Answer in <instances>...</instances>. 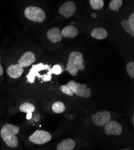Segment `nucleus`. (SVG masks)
<instances>
[{"label": "nucleus", "mask_w": 134, "mask_h": 150, "mask_svg": "<svg viewBox=\"0 0 134 150\" xmlns=\"http://www.w3.org/2000/svg\"><path fill=\"white\" fill-rule=\"evenodd\" d=\"M19 127L11 124H6L2 127L0 135L7 146L15 148L18 145V139L16 135L19 132Z\"/></svg>", "instance_id": "nucleus-1"}, {"label": "nucleus", "mask_w": 134, "mask_h": 150, "mask_svg": "<svg viewBox=\"0 0 134 150\" xmlns=\"http://www.w3.org/2000/svg\"><path fill=\"white\" fill-rule=\"evenodd\" d=\"M83 55L78 51L72 52L69 57L67 70L72 76H76L79 70L84 71L85 69Z\"/></svg>", "instance_id": "nucleus-2"}, {"label": "nucleus", "mask_w": 134, "mask_h": 150, "mask_svg": "<svg viewBox=\"0 0 134 150\" xmlns=\"http://www.w3.org/2000/svg\"><path fill=\"white\" fill-rule=\"evenodd\" d=\"M66 85L70 91L72 96L74 94L83 98H89L91 96V90L86 83H81L72 80L68 82Z\"/></svg>", "instance_id": "nucleus-3"}, {"label": "nucleus", "mask_w": 134, "mask_h": 150, "mask_svg": "<svg viewBox=\"0 0 134 150\" xmlns=\"http://www.w3.org/2000/svg\"><path fill=\"white\" fill-rule=\"evenodd\" d=\"M25 16L29 20L35 22H43L46 19L45 11L40 7L30 6L24 11Z\"/></svg>", "instance_id": "nucleus-4"}, {"label": "nucleus", "mask_w": 134, "mask_h": 150, "mask_svg": "<svg viewBox=\"0 0 134 150\" xmlns=\"http://www.w3.org/2000/svg\"><path fill=\"white\" fill-rule=\"evenodd\" d=\"M52 139V136L48 132L38 130L35 131L29 137L30 142L38 145L45 144Z\"/></svg>", "instance_id": "nucleus-5"}, {"label": "nucleus", "mask_w": 134, "mask_h": 150, "mask_svg": "<svg viewBox=\"0 0 134 150\" xmlns=\"http://www.w3.org/2000/svg\"><path fill=\"white\" fill-rule=\"evenodd\" d=\"M111 114L108 111L97 112L92 116V120L94 124L99 127H104L110 120Z\"/></svg>", "instance_id": "nucleus-6"}, {"label": "nucleus", "mask_w": 134, "mask_h": 150, "mask_svg": "<svg viewBox=\"0 0 134 150\" xmlns=\"http://www.w3.org/2000/svg\"><path fill=\"white\" fill-rule=\"evenodd\" d=\"M105 131L108 135L118 136L122 133L123 130L121 125L117 121L109 120L105 126Z\"/></svg>", "instance_id": "nucleus-7"}, {"label": "nucleus", "mask_w": 134, "mask_h": 150, "mask_svg": "<svg viewBox=\"0 0 134 150\" xmlns=\"http://www.w3.org/2000/svg\"><path fill=\"white\" fill-rule=\"evenodd\" d=\"M77 7L74 2L67 1L59 9V13L66 18L72 16L76 11Z\"/></svg>", "instance_id": "nucleus-8"}, {"label": "nucleus", "mask_w": 134, "mask_h": 150, "mask_svg": "<svg viewBox=\"0 0 134 150\" xmlns=\"http://www.w3.org/2000/svg\"><path fill=\"white\" fill-rule=\"evenodd\" d=\"M48 68H50V66L48 65H45L42 63L33 66L31 69L30 70L28 75L27 76L28 81L31 83H33L35 76H40V75L39 74V71L47 69Z\"/></svg>", "instance_id": "nucleus-9"}, {"label": "nucleus", "mask_w": 134, "mask_h": 150, "mask_svg": "<svg viewBox=\"0 0 134 150\" xmlns=\"http://www.w3.org/2000/svg\"><path fill=\"white\" fill-rule=\"evenodd\" d=\"M35 61V55L31 51H27L24 53L18 60V63L23 68L30 66Z\"/></svg>", "instance_id": "nucleus-10"}, {"label": "nucleus", "mask_w": 134, "mask_h": 150, "mask_svg": "<svg viewBox=\"0 0 134 150\" xmlns=\"http://www.w3.org/2000/svg\"><path fill=\"white\" fill-rule=\"evenodd\" d=\"M23 72V68L19 64H11L7 69V73L13 79L19 78Z\"/></svg>", "instance_id": "nucleus-11"}, {"label": "nucleus", "mask_w": 134, "mask_h": 150, "mask_svg": "<svg viewBox=\"0 0 134 150\" xmlns=\"http://www.w3.org/2000/svg\"><path fill=\"white\" fill-rule=\"evenodd\" d=\"M47 37L53 43L62 41L63 39L61 31L57 27H53L49 30L47 31Z\"/></svg>", "instance_id": "nucleus-12"}, {"label": "nucleus", "mask_w": 134, "mask_h": 150, "mask_svg": "<svg viewBox=\"0 0 134 150\" xmlns=\"http://www.w3.org/2000/svg\"><path fill=\"white\" fill-rule=\"evenodd\" d=\"M75 146V141L72 139H66L60 142L57 147V150H73Z\"/></svg>", "instance_id": "nucleus-13"}, {"label": "nucleus", "mask_w": 134, "mask_h": 150, "mask_svg": "<svg viewBox=\"0 0 134 150\" xmlns=\"http://www.w3.org/2000/svg\"><path fill=\"white\" fill-rule=\"evenodd\" d=\"M61 33L62 36L66 38H73L78 35V31L74 26L68 25L61 31Z\"/></svg>", "instance_id": "nucleus-14"}, {"label": "nucleus", "mask_w": 134, "mask_h": 150, "mask_svg": "<svg viewBox=\"0 0 134 150\" xmlns=\"http://www.w3.org/2000/svg\"><path fill=\"white\" fill-rule=\"evenodd\" d=\"M91 35L96 39L103 40L107 37L108 32L105 29L101 27L95 28L92 30Z\"/></svg>", "instance_id": "nucleus-15"}, {"label": "nucleus", "mask_w": 134, "mask_h": 150, "mask_svg": "<svg viewBox=\"0 0 134 150\" xmlns=\"http://www.w3.org/2000/svg\"><path fill=\"white\" fill-rule=\"evenodd\" d=\"M62 71V67H60V66L59 65H55L54 66L52 69H51V70L48 72V74L46 76H44V81H50L51 79V74H61Z\"/></svg>", "instance_id": "nucleus-16"}, {"label": "nucleus", "mask_w": 134, "mask_h": 150, "mask_svg": "<svg viewBox=\"0 0 134 150\" xmlns=\"http://www.w3.org/2000/svg\"><path fill=\"white\" fill-rule=\"evenodd\" d=\"M35 110V106L32 103L29 102H25L22 103L19 107V110L25 113H32Z\"/></svg>", "instance_id": "nucleus-17"}, {"label": "nucleus", "mask_w": 134, "mask_h": 150, "mask_svg": "<svg viewBox=\"0 0 134 150\" xmlns=\"http://www.w3.org/2000/svg\"><path fill=\"white\" fill-rule=\"evenodd\" d=\"M52 109L54 111V112H55V113L61 114L65 110L66 107H65V104L63 102H57L52 105Z\"/></svg>", "instance_id": "nucleus-18"}, {"label": "nucleus", "mask_w": 134, "mask_h": 150, "mask_svg": "<svg viewBox=\"0 0 134 150\" xmlns=\"http://www.w3.org/2000/svg\"><path fill=\"white\" fill-rule=\"evenodd\" d=\"M89 3L93 10H100L104 6V0H90Z\"/></svg>", "instance_id": "nucleus-19"}, {"label": "nucleus", "mask_w": 134, "mask_h": 150, "mask_svg": "<svg viewBox=\"0 0 134 150\" xmlns=\"http://www.w3.org/2000/svg\"><path fill=\"white\" fill-rule=\"evenodd\" d=\"M122 0H112L109 3V8L111 10L118 11V9L123 4Z\"/></svg>", "instance_id": "nucleus-20"}, {"label": "nucleus", "mask_w": 134, "mask_h": 150, "mask_svg": "<svg viewBox=\"0 0 134 150\" xmlns=\"http://www.w3.org/2000/svg\"><path fill=\"white\" fill-rule=\"evenodd\" d=\"M121 25L127 33L130 34L132 36H134V32H133L132 31V30L130 29V28L129 27V25L128 22V20L123 19L122 21L121 22Z\"/></svg>", "instance_id": "nucleus-21"}, {"label": "nucleus", "mask_w": 134, "mask_h": 150, "mask_svg": "<svg viewBox=\"0 0 134 150\" xmlns=\"http://www.w3.org/2000/svg\"><path fill=\"white\" fill-rule=\"evenodd\" d=\"M126 70L129 76L132 78H134V62L130 61L126 65Z\"/></svg>", "instance_id": "nucleus-22"}, {"label": "nucleus", "mask_w": 134, "mask_h": 150, "mask_svg": "<svg viewBox=\"0 0 134 150\" xmlns=\"http://www.w3.org/2000/svg\"><path fill=\"white\" fill-rule=\"evenodd\" d=\"M129 27L132 31L134 32V13H132V14L129 16V19L128 20Z\"/></svg>", "instance_id": "nucleus-23"}, {"label": "nucleus", "mask_w": 134, "mask_h": 150, "mask_svg": "<svg viewBox=\"0 0 134 150\" xmlns=\"http://www.w3.org/2000/svg\"><path fill=\"white\" fill-rule=\"evenodd\" d=\"M3 72H4V70L1 64V57H0V76H1V75L3 74Z\"/></svg>", "instance_id": "nucleus-24"}, {"label": "nucleus", "mask_w": 134, "mask_h": 150, "mask_svg": "<svg viewBox=\"0 0 134 150\" xmlns=\"http://www.w3.org/2000/svg\"><path fill=\"white\" fill-rule=\"evenodd\" d=\"M32 117V113H28L27 115V120H30Z\"/></svg>", "instance_id": "nucleus-25"}, {"label": "nucleus", "mask_w": 134, "mask_h": 150, "mask_svg": "<svg viewBox=\"0 0 134 150\" xmlns=\"http://www.w3.org/2000/svg\"><path fill=\"white\" fill-rule=\"evenodd\" d=\"M120 150H131L130 149H128V148H124V149H121Z\"/></svg>", "instance_id": "nucleus-26"}, {"label": "nucleus", "mask_w": 134, "mask_h": 150, "mask_svg": "<svg viewBox=\"0 0 134 150\" xmlns=\"http://www.w3.org/2000/svg\"><path fill=\"white\" fill-rule=\"evenodd\" d=\"M91 16H93V18H95V17H96V16H97V15H96V14H93V15H91Z\"/></svg>", "instance_id": "nucleus-27"}]
</instances>
